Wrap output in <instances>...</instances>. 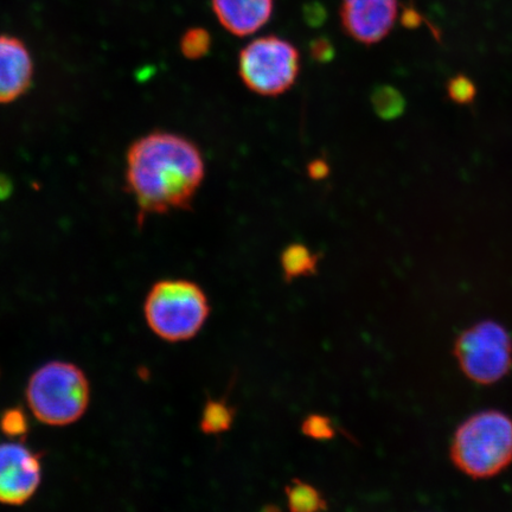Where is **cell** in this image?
<instances>
[{"mask_svg":"<svg viewBox=\"0 0 512 512\" xmlns=\"http://www.w3.org/2000/svg\"><path fill=\"white\" fill-rule=\"evenodd\" d=\"M318 261V255L300 243L286 247L281 254V267L288 281L315 274Z\"/></svg>","mask_w":512,"mask_h":512,"instance_id":"cell-11","label":"cell"},{"mask_svg":"<svg viewBox=\"0 0 512 512\" xmlns=\"http://www.w3.org/2000/svg\"><path fill=\"white\" fill-rule=\"evenodd\" d=\"M41 479L38 454L19 443L0 444V503H27L36 494Z\"/></svg>","mask_w":512,"mask_h":512,"instance_id":"cell-7","label":"cell"},{"mask_svg":"<svg viewBox=\"0 0 512 512\" xmlns=\"http://www.w3.org/2000/svg\"><path fill=\"white\" fill-rule=\"evenodd\" d=\"M89 398L86 375L66 362H51L38 369L27 389L30 411L49 426L74 424L87 411Z\"/></svg>","mask_w":512,"mask_h":512,"instance_id":"cell-3","label":"cell"},{"mask_svg":"<svg viewBox=\"0 0 512 512\" xmlns=\"http://www.w3.org/2000/svg\"><path fill=\"white\" fill-rule=\"evenodd\" d=\"M211 36L204 28H191L184 32L181 38V53L185 59L201 60L209 54L211 49Z\"/></svg>","mask_w":512,"mask_h":512,"instance_id":"cell-15","label":"cell"},{"mask_svg":"<svg viewBox=\"0 0 512 512\" xmlns=\"http://www.w3.org/2000/svg\"><path fill=\"white\" fill-rule=\"evenodd\" d=\"M288 507L292 511H319L326 509V501L320 492L309 483L294 479L286 488Z\"/></svg>","mask_w":512,"mask_h":512,"instance_id":"cell-12","label":"cell"},{"mask_svg":"<svg viewBox=\"0 0 512 512\" xmlns=\"http://www.w3.org/2000/svg\"><path fill=\"white\" fill-rule=\"evenodd\" d=\"M35 78V63L27 44L10 35H0V105H9L29 92Z\"/></svg>","mask_w":512,"mask_h":512,"instance_id":"cell-9","label":"cell"},{"mask_svg":"<svg viewBox=\"0 0 512 512\" xmlns=\"http://www.w3.org/2000/svg\"><path fill=\"white\" fill-rule=\"evenodd\" d=\"M451 458L475 479L495 477L512 463V420L499 411H483L463 422L454 434Z\"/></svg>","mask_w":512,"mask_h":512,"instance_id":"cell-2","label":"cell"},{"mask_svg":"<svg viewBox=\"0 0 512 512\" xmlns=\"http://www.w3.org/2000/svg\"><path fill=\"white\" fill-rule=\"evenodd\" d=\"M151 330L168 342L188 341L207 322L209 303L202 288L188 280L159 281L145 300Z\"/></svg>","mask_w":512,"mask_h":512,"instance_id":"cell-4","label":"cell"},{"mask_svg":"<svg viewBox=\"0 0 512 512\" xmlns=\"http://www.w3.org/2000/svg\"><path fill=\"white\" fill-rule=\"evenodd\" d=\"M211 4L222 27L239 37L264 28L274 11V0H213Z\"/></svg>","mask_w":512,"mask_h":512,"instance_id":"cell-10","label":"cell"},{"mask_svg":"<svg viewBox=\"0 0 512 512\" xmlns=\"http://www.w3.org/2000/svg\"><path fill=\"white\" fill-rule=\"evenodd\" d=\"M29 422L27 415L21 409L12 408L0 418V428L11 438L23 437L28 432Z\"/></svg>","mask_w":512,"mask_h":512,"instance_id":"cell-18","label":"cell"},{"mask_svg":"<svg viewBox=\"0 0 512 512\" xmlns=\"http://www.w3.org/2000/svg\"><path fill=\"white\" fill-rule=\"evenodd\" d=\"M454 356L470 380L494 384L512 369V338L501 324L484 320L457 338Z\"/></svg>","mask_w":512,"mask_h":512,"instance_id":"cell-6","label":"cell"},{"mask_svg":"<svg viewBox=\"0 0 512 512\" xmlns=\"http://www.w3.org/2000/svg\"><path fill=\"white\" fill-rule=\"evenodd\" d=\"M307 174L313 181H323L330 174V165L324 159H315L307 165Z\"/></svg>","mask_w":512,"mask_h":512,"instance_id":"cell-20","label":"cell"},{"mask_svg":"<svg viewBox=\"0 0 512 512\" xmlns=\"http://www.w3.org/2000/svg\"><path fill=\"white\" fill-rule=\"evenodd\" d=\"M310 54L313 60L319 63H326L334 59L335 49L329 40L318 38V40L311 43Z\"/></svg>","mask_w":512,"mask_h":512,"instance_id":"cell-19","label":"cell"},{"mask_svg":"<svg viewBox=\"0 0 512 512\" xmlns=\"http://www.w3.org/2000/svg\"><path fill=\"white\" fill-rule=\"evenodd\" d=\"M303 432L306 437L325 441L335 437V427L332 421L323 415H310L305 419L303 424Z\"/></svg>","mask_w":512,"mask_h":512,"instance_id":"cell-17","label":"cell"},{"mask_svg":"<svg viewBox=\"0 0 512 512\" xmlns=\"http://www.w3.org/2000/svg\"><path fill=\"white\" fill-rule=\"evenodd\" d=\"M299 73V51L284 38L274 35L256 38L241 50L239 75L255 94H284L297 82Z\"/></svg>","mask_w":512,"mask_h":512,"instance_id":"cell-5","label":"cell"},{"mask_svg":"<svg viewBox=\"0 0 512 512\" xmlns=\"http://www.w3.org/2000/svg\"><path fill=\"white\" fill-rule=\"evenodd\" d=\"M234 411L224 401H208L202 414L201 428L207 434H220L232 427Z\"/></svg>","mask_w":512,"mask_h":512,"instance_id":"cell-14","label":"cell"},{"mask_svg":"<svg viewBox=\"0 0 512 512\" xmlns=\"http://www.w3.org/2000/svg\"><path fill=\"white\" fill-rule=\"evenodd\" d=\"M398 16V0H342L339 9L345 34L366 46L383 41Z\"/></svg>","mask_w":512,"mask_h":512,"instance_id":"cell-8","label":"cell"},{"mask_svg":"<svg viewBox=\"0 0 512 512\" xmlns=\"http://www.w3.org/2000/svg\"><path fill=\"white\" fill-rule=\"evenodd\" d=\"M374 111L384 120L399 118L406 108V100L393 86H379L371 94Z\"/></svg>","mask_w":512,"mask_h":512,"instance_id":"cell-13","label":"cell"},{"mask_svg":"<svg viewBox=\"0 0 512 512\" xmlns=\"http://www.w3.org/2000/svg\"><path fill=\"white\" fill-rule=\"evenodd\" d=\"M446 91L448 98L457 105H471L477 96L475 82L464 74L454 75L448 80Z\"/></svg>","mask_w":512,"mask_h":512,"instance_id":"cell-16","label":"cell"},{"mask_svg":"<svg viewBox=\"0 0 512 512\" xmlns=\"http://www.w3.org/2000/svg\"><path fill=\"white\" fill-rule=\"evenodd\" d=\"M206 177L198 146L182 134L152 131L128 147L125 188L138 208V220L192 208Z\"/></svg>","mask_w":512,"mask_h":512,"instance_id":"cell-1","label":"cell"}]
</instances>
